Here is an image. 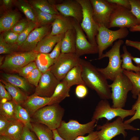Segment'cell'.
Segmentation results:
<instances>
[{
	"instance_id": "cell-1",
	"label": "cell",
	"mask_w": 140,
	"mask_h": 140,
	"mask_svg": "<svg viewBox=\"0 0 140 140\" xmlns=\"http://www.w3.org/2000/svg\"><path fill=\"white\" fill-rule=\"evenodd\" d=\"M82 77L85 85L95 91L101 100L111 99V92L107 79L90 62L81 58Z\"/></svg>"
},
{
	"instance_id": "cell-2",
	"label": "cell",
	"mask_w": 140,
	"mask_h": 140,
	"mask_svg": "<svg viewBox=\"0 0 140 140\" xmlns=\"http://www.w3.org/2000/svg\"><path fill=\"white\" fill-rule=\"evenodd\" d=\"M65 113L64 109L58 103L45 106L30 116L31 122L41 123L53 130L60 126Z\"/></svg>"
},
{
	"instance_id": "cell-3",
	"label": "cell",
	"mask_w": 140,
	"mask_h": 140,
	"mask_svg": "<svg viewBox=\"0 0 140 140\" xmlns=\"http://www.w3.org/2000/svg\"><path fill=\"white\" fill-rule=\"evenodd\" d=\"M122 39H119L115 42L111 49L103 54L101 57L95 60H100L105 57L109 59L108 64L104 68H97L107 79L113 81L119 74L123 72L122 67V59L120 54V48L123 44Z\"/></svg>"
},
{
	"instance_id": "cell-4",
	"label": "cell",
	"mask_w": 140,
	"mask_h": 140,
	"mask_svg": "<svg viewBox=\"0 0 140 140\" xmlns=\"http://www.w3.org/2000/svg\"><path fill=\"white\" fill-rule=\"evenodd\" d=\"M97 121L91 120L87 123L82 124L74 120H70L67 122L62 120L56 130L59 135L65 140H74L79 136L93 131Z\"/></svg>"
},
{
	"instance_id": "cell-5",
	"label": "cell",
	"mask_w": 140,
	"mask_h": 140,
	"mask_svg": "<svg viewBox=\"0 0 140 140\" xmlns=\"http://www.w3.org/2000/svg\"><path fill=\"white\" fill-rule=\"evenodd\" d=\"M111 88V99L113 108H123L125 107L128 92L131 90L132 84L128 78L123 72L119 74L109 85Z\"/></svg>"
},
{
	"instance_id": "cell-6",
	"label": "cell",
	"mask_w": 140,
	"mask_h": 140,
	"mask_svg": "<svg viewBox=\"0 0 140 140\" xmlns=\"http://www.w3.org/2000/svg\"><path fill=\"white\" fill-rule=\"evenodd\" d=\"M120 117L112 122H107L102 125L96 126V133L100 140H111L117 135L122 134L125 138L127 135L126 130L134 131L140 129L130 124L125 123Z\"/></svg>"
},
{
	"instance_id": "cell-7",
	"label": "cell",
	"mask_w": 140,
	"mask_h": 140,
	"mask_svg": "<svg viewBox=\"0 0 140 140\" xmlns=\"http://www.w3.org/2000/svg\"><path fill=\"white\" fill-rule=\"evenodd\" d=\"M129 33V30L126 27L121 28L114 31L102 25L99 26L98 33L96 37L98 49V58L101 57L104 51L112 45L115 41L125 38Z\"/></svg>"
},
{
	"instance_id": "cell-8",
	"label": "cell",
	"mask_w": 140,
	"mask_h": 140,
	"mask_svg": "<svg viewBox=\"0 0 140 140\" xmlns=\"http://www.w3.org/2000/svg\"><path fill=\"white\" fill-rule=\"evenodd\" d=\"M77 0L82 8L83 19L80 24L81 26L86 34L88 41L91 43L97 45L96 37L98 33L99 25L94 19L90 0Z\"/></svg>"
},
{
	"instance_id": "cell-9",
	"label": "cell",
	"mask_w": 140,
	"mask_h": 140,
	"mask_svg": "<svg viewBox=\"0 0 140 140\" xmlns=\"http://www.w3.org/2000/svg\"><path fill=\"white\" fill-rule=\"evenodd\" d=\"M136 111L123 108L112 107L107 100H101L98 103L93 113L91 120L97 121L102 118L110 121L116 117H120L124 120L125 117L133 116Z\"/></svg>"
},
{
	"instance_id": "cell-10",
	"label": "cell",
	"mask_w": 140,
	"mask_h": 140,
	"mask_svg": "<svg viewBox=\"0 0 140 140\" xmlns=\"http://www.w3.org/2000/svg\"><path fill=\"white\" fill-rule=\"evenodd\" d=\"M80 59L75 53H61L49 70L61 81L71 69L80 64Z\"/></svg>"
},
{
	"instance_id": "cell-11",
	"label": "cell",
	"mask_w": 140,
	"mask_h": 140,
	"mask_svg": "<svg viewBox=\"0 0 140 140\" xmlns=\"http://www.w3.org/2000/svg\"><path fill=\"white\" fill-rule=\"evenodd\" d=\"M137 25V20L130 10L115 4L110 16L108 29L115 27L130 28Z\"/></svg>"
},
{
	"instance_id": "cell-12",
	"label": "cell",
	"mask_w": 140,
	"mask_h": 140,
	"mask_svg": "<svg viewBox=\"0 0 140 140\" xmlns=\"http://www.w3.org/2000/svg\"><path fill=\"white\" fill-rule=\"evenodd\" d=\"M38 53L34 51L15 52L5 57L0 68L16 72L18 69L34 61Z\"/></svg>"
},
{
	"instance_id": "cell-13",
	"label": "cell",
	"mask_w": 140,
	"mask_h": 140,
	"mask_svg": "<svg viewBox=\"0 0 140 140\" xmlns=\"http://www.w3.org/2000/svg\"><path fill=\"white\" fill-rule=\"evenodd\" d=\"M94 19L99 26L102 25L108 29L109 19L115 4L107 0H90Z\"/></svg>"
},
{
	"instance_id": "cell-14",
	"label": "cell",
	"mask_w": 140,
	"mask_h": 140,
	"mask_svg": "<svg viewBox=\"0 0 140 140\" xmlns=\"http://www.w3.org/2000/svg\"><path fill=\"white\" fill-rule=\"evenodd\" d=\"M74 27L76 32V54L79 57L85 54L98 53L97 45L91 43L87 40L80 23L74 19Z\"/></svg>"
},
{
	"instance_id": "cell-15",
	"label": "cell",
	"mask_w": 140,
	"mask_h": 140,
	"mask_svg": "<svg viewBox=\"0 0 140 140\" xmlns=\"http://www.w3.org/2000/svg\"><path fill=\"white\" fill-rule=\"evenodd\" d=\"M60 82L48 70L42 74L34 93L41 97H51Z\"/></svg>"
},
{
	"instance_id": "cell-16",
	"label": "cell",
	"mask_w": 140,
	"mask_h": 140,
	"mask_svg": "<svg viewBox=\"0 0 140 140\" xmlns=\"http://www.w3.org/2000/svg\"><path fill=\"white\" fill-rule=\"evenodd\" d=\"M57 10L61 15L73 18L80 24L83 19L82 7L77 0H66L54 4Z\"/></svg>"
},
{
	"instance_id": "cell-17",
	"label": "cell",
	"mask_w": 140,
	"mask_h": 140,
	"mask_svg": "<svg viewBox=\"0 0 140 140\" xmlns=\"http://www.w3.org/2000/svg\"><path fill=\"white\" fill-rule=\"evenodd\" d=\"M52 26L51 24L37 27L30 34L23 44L18 50L20 52L34 51L38 43L48 34Z\"/></svg>"
},
{
	"instance_id": "cell-18",
	"label": "cell",
	"mask_w": 140,
	"mask_h": 140,
	"mask_svg": "<svg viewBox=\"0 0 140 140\" xmlns=\"http://www.w3.org/2000/svg\"><path fill=\"white\" fill-rule=\"evenodd\" d=\"M53 104V100L51 97H41L34 93L28 96L21 106L30 116L41 108Z\"/></svg>"
},
{
	"instance_id": "cell-19",
	"label": "cell",
	"mask_w": 140,
	"mask_h": 140,
	"mask_svg": "<svg viewBox=\"0 0 140 140\" xmlns=\"http://www.w3.org/2000/svg\"><path fill=\"white\" fill-rule=\"evenodd\" d=\"M52 30L50 34L57 35L65 33L74 27V19L61 15L56 19L51 24Z\"/></svg>"
},
{
	"instance_id": "cell-20",
	"label": "cell",
	"mask_w": 140,
	"mask_h": 140,
	"mask_svg": "<svg viewBox=\"0 0 140 140\" xmlns=\"http://www.w3.org/2000/svg\"><path fill=\"white\" fill-rule=\"evenodd\" d=\"M50 33L38 43L34 51L38 53H49L57 44L63 38L65 34L52 36L50 34Z\"/></svg>"
},
{
	"instance_id": "cell-21",
	"label": "cell",
	"mask_w": 140,
	"mask_h": 140,
	"mask_svg": "<svg viewBox=\"0 0 140 140\" xmlns=\"http://www.w3.org/2000/svg\"><path fill=\"white\" fill-rule=\"evenodd\" d=\"M1 76L2 79L6 82L16 86L28 94L31 90V86L24 78L17 74L3 73Z\"/></svg>"
},
{
	"instance_id": "cell-22",
	"label": "cell",
	"mask_w": 140,
	"mask_h": 140,
	"mask_svg": "<svg viewBox=\"0 0 140 140\" xmlns=\"http://www.w3.org/2000/svg\"><path fill=\"white\" fill-rule=\"evenodd\" d=\"M0 81L10 95L13 101L16 104L21 106L28 96V94L19 88L6 82L2 79Z\"/></svg>"
},
{
	"instance_id": "cell-23",
	"label": "cell",
	"mask_w": 140,
	"mask_h": 140,
	"mask_svg": "<svg viewBox=\"0 0 140 140\" xmlns=\"http://www.w3.org/2000/svg\"><path fill=\"white\" fill-rule=\"evenodd\" d=\"M82 68L80 64L73 67L62 80L69 88L75 85H85L82 77Z\"/></svg>"
},
{
	"instance_id": "cell-24",
	"label": "cell",
	"mask_w": 140,
	"mask_h": 140,
	"mask_svg": "<svg viewBox=\"0 0 140 140\" xmlns=\"http://www.w3.org/2000/svg\"><path fill=\"white\" fill-rule=\"evenodd\" d=\"M20 15L17 12H9L0 18V32L11 30L19 20Z\"/></svg>"
},
{
	"instance_id": "cell-25",
	"label": "cell",
	"mask_w": 140,
	"mask_h": 140,
	"mask_svg": "<svg viewBox=\"0 0 140 140\" xmlns=\"http://www.w3.org/2000/svg\"><path fill=\"white\" fill-rule=\"evenodd\" d=\"M76 35L74 28L65 33L62 41L61 53H75Z\"/></svg>"
},
{
	"instance_id": "cell-26",
	"label": "cell",
	"mask_w": 140,
	"mask_h": 140,
	"mask_svg": "<svg viewBox=\"0 0 140 140\" xmlns=\"http://www.w3.org/2000/svg\"><path fill=\"white\" fill-rule=\"evenodd\" d=\"M24 126L20 121L17 119H14L10 121L7 129L1 135L8 136L14 140H19Z\"/></svg>"
},
{
	"instance_id": "cell-27",
	"label": "cell",
	"mask_w": 140,
	"mask_h": 140,
	"mask_svg": "<svg viewBox=\"0 0 140 140\" xmlns=\"http://www.w3.org/2000/svg\"><path fill=\"white\" fill-rule=\"evenodd\" d=\"M31 130L34 132L39 140H54L52 130L45 125L40 123L31 122Z\"/></svg>"
},
{
	"instance_id": "cell-28",
	"label": "cell",
	"mask_w": 140,
	"mask_h": 140,
	"mask_svg": "<svg viewBox=\"0 0 140 140\" xmlns=\"http://www.w3.org/2000/svg\"><path fill=\"white\" fill-rule=\"evenodd\" d=\"M70 89L64 81L62 80L60 81L51 97L53 103H59L65 98L69 97Z\"/></svg>"
},
{
	"instance_id": "cell-29",
	"label": "cell",
	"mask_w": 140,
	"mask_h": 140,
	"mask_svg": "<svg viewBox=\"0 0 140 140\" xmlns=\"http://www.w3.org/2000/svg\"><path fill=\"white\" fill-rule=\"evenodd\" d=\"M33 7L46 13L52 14L61 15L57 10L54 4H52L46 0H32L28 1Z\"/></svg>"
},
{
	"instance_id": "cell-30",
	"label": "cell",
	"mask_w": 140,
	"mask_h": 140,
	"mask_svg": "<svg viewBox=\"0 0 140 140\" xmlns=\"http://www.w3.org/2000/svg\"><path fill=\"white\" fill-rule=\"evenodd\" d=\"M54 60L50 57L49 53H38L34 61L37 68L43 74L49 70Z\"/></svg>"
},
{
	"instance_id": "cell-31",
	"label": "cell",
	"mask_w": 140,
	"mask_h": 140,
	"mask_svg": "<svg viewBox=\"0 0 140 140\" xmlns=\"http://www.w3.org/2000/svg\"><path fill=\"white\" fill-rule=\"evenodd\" d=\"M122 72L128 78L132 83L131 92L132 98L137 99L140 93V72H135L123 70Z\"/></svg>"
},
{
	"instance_id": "cell-32",
	"label": "cell",
	"mask_w": 140,
	"mask_h": 140,
	"mask_svg": "<svg viewBox=\"0 0 140 140\" xmlns=\"http://www.w3.org/2000/svg\"><path fill=\"white\" fill-rule=\"evenodd\" d=\"M16 104L12 100L0 102V115L10 121L15 119Z\"/></svg>"
},
{
	"instance_id": "cell-33",
	"label": "cell",
	"mask_w": 140,
	"mask_h": 140,
	"mask_svg": "<svg viewBox=\"0 0 140 140\" xmlns=\"http://www.w3.org/2000/svg\"><path fill=\"white\" fill-rule=\"evenodd\" d=\"M123 53L121 55L122 58V67L128 71H134L135 72H140V67L134 65L132 61L133 57L128 51L125 45L122 47Z\"/></svg>"
},
{
	"instance_id": "cell-34",
	"label": "cell",
	"mask_w": 140,
	"mask_h": 140,
	"mask_svg": "<svg viewBox=\"0 0 140 140\" xmlns=\"http://www.w3.org/2000/svg\"><path fill=\"white\" fill-rule=\"evenodd\" d=\"M34 11L38 25L41 26L52 24L61 15L52 14L43 12L33 7Z\"/></svg>"
},
{
	"instance_id": "cell-35",
	"label": "cell",
	"mask_w": 140,
	"mask_h": 140,
	"mask_svg": "<svg viewBox=\"0 0 140 140\" xmlns=\"http://www.w3.org/2000/svg\"><path fill=\"white\" fill-rule=\"evenodd\" d=\"M15 4L29 21L33 22L38 25L33 8L28 2L19 0L16 1Z\"/></svg>"
},
{
	"instance_id": "cell-36",
	"label": "cell",
	"mask_w": 140,
	"mask_h": 140,
	"mask_svg": "<svg viewBox=\"0 0 140 140\" xmlns=\"http://www.w3.org/2000/svg\"><path fill=\"white\" fill-rule=\"evenodd\" d=\"M15 117L31 130L32 125L30 116L27 111L21 106L17 105Z\"/></svg>"
},
{
	"instance_id": "cell-37",
	"label": "cell",
	"mask_w": 140,
	"mask_h": 140,
	"mask_svg": "<svg viewBox=\"0 0 140 140\" xmlns=\"http://www.w3.org/2000/svg\"><path fill=\"white\" fill-rule=\"evenodd\" d=\"M19 46L17 44H10L5 42L1 34L0 36V54H9L17 51Z\"/></svg>"
},
{
	"instance_id": "cell-38",
	"label": "cell",
	"mask_w": 140,
	"mask_h": 140,
	"mask_svg": "<svg viewBox=\"0 0 140 140\" xmlns=\"http://www.w3.org/2000/svg\"><path fill=\"white\" fill-rule=\"evenodd\" d=\"M37 24L35 23L30 21L26 28L19 34L16 43L19 47L23 44L31 32L37 27Z\"/></svg>"
},
{
	"instance_id": "cell-39",
	"label": "cell",
	"mask_w": 140,
	"mask_h": 140,
	"mask_svg": "<svg viewBox=\"0 0 140 140\" xmlns=\"http://www.w3.org/2000/svg\"><path fill=\"white\" fill-rule=\"evenodd\" d=\"M42 73L37 68L34 69L27 76L26 79L31 85L37 87Z\"/></svg>"
},
{
	"instance_id": "cell-40",
	"label": "cell",
	"mask_w": 140,
	"mask_h": 140,
	"mask_svg": "<svg viewBox=\"0 0 140 140\" xmlns=\"http://www.w3.org/2000/svg\"><path fill=\"white\" fill-rule=\"evenodd\" d=\"M131 109L136 111L135 113L130 118L124 121L125 123L130 124L137 119L140 120V93L138 95L137 100L132 105Z\"/></svg>"
},
{
	"instance_id": "cell-41",
	"label": "cell",
	"mask_w": 140,
	"mask_h": 140,
	"mask_svg": "<svg viewBox=\"0 0 140 140\" xmlns=\"http://www.w3.org/2000/svg\"><path fill=\"white\" fill-rule=\"evenodd\" d=\"M1 34L4 41L10 44L16 43L19 35V34L13 32L11 29L3 32Z\"/></svg>"
},
{
	"instance_id": "cell-42",
	"label": "cell",
	"mask_w": 140,
	"mask_h": 140,
	"mask_svg": "<svg viewBox=\"0 0 140 140\" xmlns=\"http://www.w3.org/2000/svg\"><path fill=\"white\" fill-rule=\"evenodd\" d=\"M37 68L34 61L18 69L15 72L20 76L25 79L28 75L34 69Z\"/></svg>"
},
{
	"instance_id": "cell-43",
	"label": "cell",
	"mask_w": 140,
	"mask_h": 140,
	"mask_svg": "<svg viewBox=\"0 0 140 140\" xmlns=\"http://www.w3.org/2000/svg\"><path fill=\"white\" fill-rule=\"evenodd\" d=\"M131 5V11L135 16L140 25V0H129Z\"/></svg>"
},
{
	"instance_id": "cell-44",
	"label": "cell",
	"mask_w": 140,
	"mask_h": 140,
	"mask_svg": "<svg viewBox=\"0 0 140 140\" xmlns=\"http://www.w3.org/2000/svg\"><path fill=\"white\" fill-rule=\"evenodd\" d=\"M30 21L28 19H23L19 20L11 30L13 32L19 34L27 27Z\"/></svg>"
},
{
	"instance_id": "cell-45",
	"label": "cell",
	"mask_w": 140,
	"mask_h": 140,
	"mask_svg": "<svg viewBox=\"0 0 140 140\" xmlns=\"http://www.w3.org/2000/svg\"><path fill=\"white\" fill-rule=\"evenodd\" d=\"M19 140H39L33 131L24 125L23 132Z\"/></svg>"
},
{
	"instance_id": "cell-46",
	"label": "cell",
	"mask_w": 140,
	"mask_h": 140,
	"mask_svg": "<svg viewBox=\"0 0 140 140\" xmlns=\"http://www.w3.org/2000/svg\"><path fill=\"white\" fill-rule=\"evenodd\" d=\"M12 100L10 95L5 89L4 85L0 82V102H4Z\"/></svg>"
},
{
	"instance_id": "cell-47",
	"label": "cell",
	"mask_w": 140,
	"mask_h": 140,
	"mask_svg": "<svg viewBox=\"0 0 140 140\" xmlns=\"http://www.w3.org/2000/svg\"><path fill=\"white\" fill-rule=\"evenodd\" d=\"M88 93L86 86L84 85H78L75 90L76 96L79 99H83L86 97Z\"/></svg>"
},
{
	"instance_id": "cell-48",
	"label": "cell",
	"mask_w": 140,
	"mask_h": 140,
	"mask_svg": "<svg viewBox=\"0 0 140 140\" xmlns=\"http://www.w3.org/2000/svg\"><path fill=\"white\" fill-rule=\"evenodd\" d=\"M62 39L57 44L51 52L49 53V56L51 59L57 58L61 53Z\"/></svg>"
},
{
	"instance_id": "cell-49",
	"label": "cell",
	"mask_w": 140,
	"mask_h": 140,
	"mask_svg": "<svg viewBox=\"0 0 140 140\" xmlns=\"http://www.w3.org/2000/svg\"><path fill=\"white\" fill-rule=\"evenodd\" d=\"M10 121L0 115V135H2L8 127Z\"/></svg>"
},
{
	"instance_id": "cell-50",
	"label": "cell",
	"mask_w": 140,
	"mask_h": 140,
	"mask_svg": "<svg viewBox=\"0 0 140 140\" xmlns=\"http://www.w3.org/2000/svg\"><path fill=\"white\" fill-rule=\"evenodd\" d=\"M74 140H100L96 133V131H93L87 136H79Z\"/></svg>"
},
{
	"instance_id": "cell-51",
	"label": "cell",
	"mask_w": 140,
	"mask_h": 140,
	"mask_svg": "<svg viewBox=\"0 0 140 140\" xmlns=\"http://www.w3.org/2000/svg\"><path fill=\"white\" fill-rule=\"evenodd\" d=\"M109 2L123 6L131 10V5L129 0H107Z\"/></svg>"
},
{
	"instance_id": "cell-52",
	"label": "cell",
	"mask_w": 140,
	"mask_h": 140,
	"mask_svg": "<svg viewBox=\"0 0 140 140\" xmlns=\"http://www.w3.org/2000/svg\"><path fill=\"white\" fill-rule=\"evenodd\" d=\"M125 44L127 46L134 47L140 51V42L134 41L127 39L125 41Z\"/></svg>"
},
{
	"instance_id": "cell-53",
	"label": "cell",
	"mask_w": 140,
	"mask_h": 140,
	"mask_svg": "<svg viewBox=\"0 0 140 140\" xmlns=\"http://www.w3.org/2000/svg\"><path fill=\"white\" fill-rule=\"evenodd\" d=\"M3 5L5 7L9 8L11 7L13 2L12 0H3L2 1Z\"/></svg>"
},
{
	"instance_id": "cell-54",
	"label": "cell",
	"mask_w": 140,
	"mask_h": 140,
	"mask_svg": "<svg viewBox=\"0 0 140 140\" xmlns=\"http://www.w3.org/2000/svg\"><path fill=\"white\" fill-rule=\"evenodd\" d=\"M54 140H66L61 137L58 133L56 129L52 130Z\"/></svg>"
},
{
	"instance_id": "cell-55",
	"label": "cell",
	"mask_w": 140,
	"mask_h": 140,
	"mask_svg": "<svg viewBox=\"0 0 140 140\" xmlns=\"http://www.w3.org/2000/svg\"><path fill=\"white\" fill-rule=\"evenodd\" d=\"M129 30L132 32H140V25H137L133 26L129 28Z\"/></svg>"
},
{
	"instance_id": "cell-56",
	"label": "cell",
	"mask_w": 140,
	"mask_h": 140,
	"mask_svg": "<svg viewBox=\"0 0 140 140\" xmlns=\"http://www.w3.org/2000/svg\"><path fill=\"white\" fill-rule=\"evenodd\" d=\"M132 60L137 65V66L139 67L140 66V58L134 57H132Z\"/></svg>"
},
{
	"instance_id": "cell-57",
	"label": "cell",
	"mask_w": 140,
	"mask_h": 140,
	"mask_svg": "<svg viewBox=\"0 0 140 140\" xmlns=\"http://www.w3.org/2000/svg\"><path fill=\"white\" fill-rule=\"evenodd\" d=\"M0 140H14L11 137L6 136L0 135Z\"/></svg>"
},
{
	"instance_id": "cell-58",
	"label": "cell",
	"mask_w": 140,
	"mask_h": 140,
	"mask_svg": "<svg viewBox=\"0 0 140 140\" xmlns=\"http://www.w3.org/2000/svg\"><path fill=\"white\" fill-rule=\"evenodd\" d=\"M129 140H139V138L138 137L134 136L132 137Z\"/></svg>"
},
{
	"instance_id": "cell-59",
	"label": "cell",
	"mask_w": 140,
	"mask_h": 140,
	"mask_svg": "<svg viewBox=\"0 0 140 140\" xmlns=\"http://www.w3.org/2000/svg\"><path fill=\"white\" fill-rule=\"evenodd\" d=\"M3 57L2 56H0V65L1 66L3 62Z\"/></svg>"
},
{
	"instance_id": "cell-60",
	"label": "cell",
	"mask_w": 140,
	"mask_h": 140,
	"mask_svg": "<svg viewBox=\"0 0 140 140\" xmlns=\"http://www.w3.org/2000/svg\"><path fill=\"white\" fill-rule=\"evenodd\" d=\"M139 67H140V66H139Z\"/></svg>"
}]
</instances>
